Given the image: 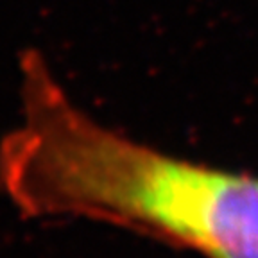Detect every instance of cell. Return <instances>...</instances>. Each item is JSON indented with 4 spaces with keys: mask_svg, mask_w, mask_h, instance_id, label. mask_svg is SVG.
<instances>
[{
    "mask_svg": "<svg viewBox=\"0 0 258 258\" xmlns=\"http://www.w3.org/2000/svg\"><path fill=\"white\" fill-rule=\"evenodd\" d=\"M20 120L0 144V186L27 217H85L258 258V177L194 163L92 118L43 59L22 67Z\"/></svg>",
    "mask_w": 258,
    "mask_h": 258,
    "instance_id": "6da1fadb",
    "label": "cell"
}]
</instances>
